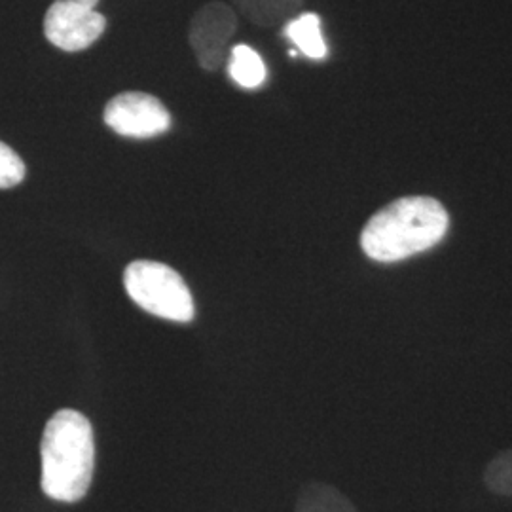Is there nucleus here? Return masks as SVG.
I'll return each instance as SVG.
<instances>
[{
  "instance_id": "obj_1",
  "label": "nucleus",
  "mask_w": 512,
  "mask_h": 512,
  "mask_svg": "<svg viewBox=\"0 0 512 512\" xmlns=\"http://www.w3.org/2000/svg\"><path fill=\"white\" fill-rule=\"evenodd\" d=\"M448 226V211L439 200L404 196L370 217L361 232V247L376 262H401L439 245Z\"/></svg>"
},
{
  "instance_id": "obj_2",
  "label": "nucleus",
  "mask_w": 512,
  "mask_h": 512,
  "mask_svg": "<svg viewBox=\"0 0 512 512\" xmlns=\"http://www.w3.org/2000/svg\"><path fill=\"white\" fill-rule=\"evenodd\" d=\"M42 492L59 503L84 499L92 486L95 439L90 420L63 408L46 423L40 442Z\"/></svg>"
},
{
  "instance_id": "obj_3",
  "label": "nucleus",
  "mask_w": 512,
  "mask_h": 512,
  "mask_svg": "<svg viewBox=\"0 0 512 512\" xmlns=\"http://www.w3.org/2000/svg\"><path fill=\"white\" fill-rule=\"evenodd\" d=\"M129 298L150 315L175 323L194 319V298L183 277L173 268L154 260H135L124 272Z\"/></svg>"
},
{
  "instance_id": "obj_4",
  "label": "nucleus",
  "mask_w": 512,
  "mask_h": 512,
  "mask_svg": "<svg viewBox=\"0 0 512 512\" xmlns=\"http://www.w3.org/2000/svg\"><path fill=\"white\" fill-rule=\"evenodd\" d=\"M99 0H55L44 18V35L63 52L90 48L105 33L107 19L95 10Z\"/></svg>"
},
{
  "instance_id": "obj_5",
  "label": "nucleus",
  "mask_w": 512,
  "mask_h": 512,
  "mask_svg": "<svg viewBox=\"0 0 512 512\" xmlns=\"http://www.w3.org/2000/svg\"><path fill=\"white\" fill-rule=\"evenodd\" d=\"M105 124L114 133L131 139H150L171 128V114L164 103L145 92H126L110 99Z\"/></svg>"
},
{
  "instance_id": "obj_6",
  "label": "nucleus",
  "mask_w": 512,
  "mask_h": 512,
  "mask_svg": "<svg viewBox=\"0 0 512 512\" xmlns=\"http://www.w3.org/2000/svg\"><path fill=\"white\" fill-rule=\"evenodd\" d=\"M236 10L224 2H209L190 23V46L205 71H219L230 52L228 44L236 35Z\"/></svg>"
},
{
  "instance_id": "obj_7",
  "label": "nucleus",
  "mask_w": 512,
  "mask_h": 512,
  "mask_svg": "<svg viewBox=\"0 0 512 512\" xmlns=\"http://www.w3.org/2000/svg\"><path fill=\"white\" fill-rule=\"evenodd\" d=\"M239 14L258 27H285L302 10L304 0H234Z\"/></svg>"
},
{
  "instance_id": "obj_8",
  "label": "nucleus",
  "mask_w": 512,
  "mask_h": 512,
  "mask_svg": "<svg viewBox=\"0 0 512 512\" xmlns=\"http://www.w3.org/2000/svg\"><path fill=\"white\" fill-rule=\"evenodd\" d=\"M283 35L293 42L296 52L310 59L319 61L329 55V46L321 33V19L313 12H306L291 19L283 27Z\"/></svg>"
},
{
  "instance_id": "obj_9",
  "label": "nucleus",
  "mask_w": 512,
  "mask_h": 512,
  "mask_svg": "<svg viewBox=\"0 0 512 512\" xmlns=\"http://www.w3.org/2000/svg\"><path fill=\"white\" fill-rule=\"evenodd\" d=\"M228 73L232 76V80L245 90L260 88L268 78V71L262 57L247 44H236L230 48Z\"/></svg>"
},
{
  "instance_id": "obj_10",
  "label": "nucleus",
  "mask_w": 512,
  "mask_h": 512,
  "mask_svg": "<svg viewBox=\"0 0 512 512\" xmlns=\"http://www.w3.org/2000/svg\"><path fill=\"white\" fill-rule=\"evenodd\" d=\"M296 512H357V509L338 488L325 482H310L298 495Z\"/></svg>"
},
{
  "instance_id": "obj_11",
  "label": "nucleus",
  "mask_w": 512,
  "mask_h": 512,
  "mask_svg": "<svg viewBox=\"0 0 512 512\" xmlns=\"http://www.w3.org/2000/svg\"><path fill=\"white\" fill-rule=\"evenodd\" d=\"M484 484L490 492L512 497V448L499 452L484 471Z\"/></svg>"
},
{
  "instance_id": "obj_12",
  "label": "nucleus",
  "mask_w": 512,
  "mask_h": 512,
  "mask_svg": "<svg viewBox=\"0 0 512 512\" xmlns=\"http://www.w3.org/2000/svg\"><path fill=\"white\" fill-rule=\"evenodd\" d=\"M25 179V164L18 154L0 143V188H14Z\"/></svg>"
}]
</instances>
